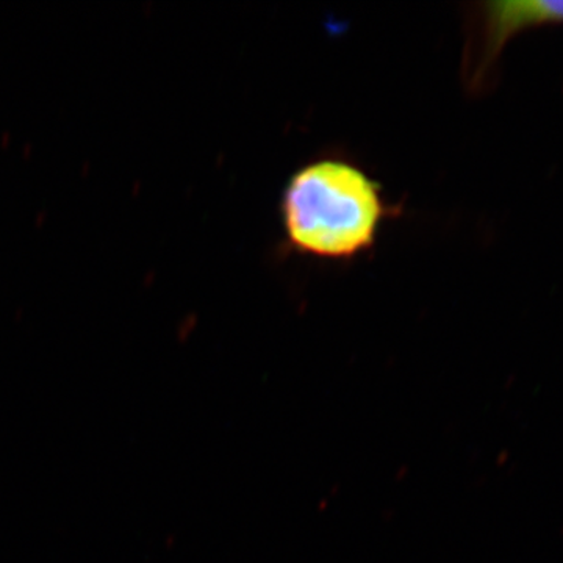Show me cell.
Instances as JSON below:
<instances>
[{
	"label": "cell",
	"mask_w": 563,
	"mask_h": 563,
	"mask_svg": "<svg viewBox=\"0 0 563 563\" xmlns=\"http://www.w3.org/2000/svg\"><path fill=\"white\" fill-rule=\"evenodd\" d=\"M399 207L357 163L324 155L292 173L280 199L288 251L328 262H350L372 251Z\"/></svg>",
	"instance_id": "1"
},
{
	"label": "cell",
	"mask_w": 563,
	"mask_h": 563,
	"mask_svg": "<svg viewBox=\"0 0 563 563\" xmlns=\"http://www.w3.org/2000/svg\"><path fill=\"white\" fill-rule=\"evenodd\" d=\"M472 35L466 46V79L479 91L490 85L504 47L514 36L563 24V0H496L474 7Z\"/></svg>",
	"instance_id": "2"
}]
</instances>
